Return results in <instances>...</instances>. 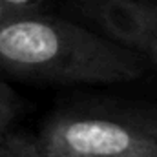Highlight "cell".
Instances as JSON below:
<instances>
[{
  "label": "cell",
  "instance_id": "ba28073f",
  "mask_svg": "<svg viewBox=\"0 0 157 157\" xmlns=\"http://www.w3.org/2000/svg\"><path fill=\"white\" fill-rule=\"evenodd\" d=\"M124 157H157V146L155 148H150V150L135 152V154H130V155H124Z\"/></svg>",
  "mask_w": 157,
  "mask_h": 157
},
{
  "label": "cell",
  "instance_id": "5b68a950",
  "mask_svg": "<svg viewBox=\"0 0 157 157\" xmlns=\"http://www.w3.org/2000/svg\"><path fill=\"white\" fill-rule=\"evenodd\" d=\"M18 110H20V102L17 93L4 78H0V135L9 132V126L17 119Z\"/></svg>",
  "mask_w": 157,
  "mask_h": 157
},
{
  "label": "cell",
  "instance_id": "277c9868",
  "mask_svg": "<svg viewBox=\"0 0 157 157\" xmlns=\"http://www.w3.org/2000/svg\"><path fill=\"white\" fill-rule=\"evenodd\" d=\"M0 157H48L39 139L6 132L0 135Z\"/></svg>",
  "mask_w": 157,
  "mask_h": 157
},
{
  "label": "cell",
  "instance_id": "6da1fadb",
  "mask_svg": "<svg viewBox=\"0 0 157 157\" xmlns=\"http://www.w3.org/2000/svg\"><path fill=\"white\" fill-rule=\"evenodd\" d=\"M144 68L139 53L70 20L33 11L0 24V78L115 84Z\"/></svg>",
  "mask_w": 157,
  "mask_h": 157
},
{
  "label": "cell",
  "instance_id": "7a4b0ae2",
  "mask_svg": "<svg viewBox=\"0 0 157 157\" xmlns=\"http://www.w3.org/2000/svg\"><path fill=\"white\" fill-rule=\"evenodd\" d=\"M39 141L48 157H124L157 146V113H62Z\"/></svg>",
  "mask_w": 157,
  "mask_h": 157
},
{
  "label": "cell",
  "instance_id": "8992f818",
  "mask_svg": "<svg viewBox=\"0 0 157 157\" xmlns=\"http://www.w3.org/2000/svg\"><path fill=\"white\" fill-rule=\"evenodd\" d=\"M33 11H39V9L15 7V6H9V4H6V2L0 0V24H2V22H7V20H11V18H17V17H22V15L33 13Z\"/></svg>",
  "mask_w": 157,
  "mask_h": 157
},
{
  "label": "cell",
  "instance_id": "3957f363",
  "mask_svg": "<svg viewBox=\"0 0 157 157\" xmlns=\"http://www.w3.org/2000/svg\"><path fill=\"white\" fill-rule=\"evenodd\" d=\"M86 15L104 37L157 64V6L146 0H86Z\"/></svg>",
  "mask_w": 157,
  "mask_h": 157
},
{
  "label": "cell",
  "instance_id": "52a82bcc",
  "mask_svg": "<svg viewBox=\"0 0 157 157\" xmlns=\"http://www.w3.org/2000/svg\"><path fill=\"white\" fill-rule=\"evenodd\" d=\"M9 6H15V7H24V9H39L40 4H44L46 0H2Z\"/></svg>",
  "mask_w": 157,
  "mask_h": 157
}]
</instances>
